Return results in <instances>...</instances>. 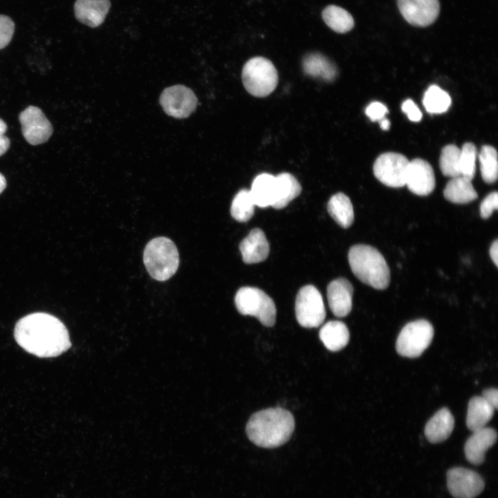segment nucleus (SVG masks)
I'll use <instances>...</instances> for the list:
<instances>
[{"label": "nucleus", "mask_w": 498, "mask_h": 498, "mask_svg": "<svg viewBox=\"0 0 498 498\" xmlns=\"http://www.w3.org/2000/svg\"><path fill=\"white\" fill-rule=\"evenodd\" d=\"M14 335L24 349L40 358L57 356L71 345L64 324L45 313H35L20 319Z\"/></svg>", "instance_id": "f257e3e1"}, {"label": "nucleus", "mask_w": 498, "mask_h": 498, "mask_svg": "<svg viewBox=\"0 0 498 498\" xmlns=\"http://www.w3.org/2000/svg\"><path fill=\"white\" fill-rule=\"evenodd\" d=\"M295 419L288 410L281 407L268 408L253 414L246 427L249 440L264 448L279 447L292 436Z\"/></svg>", "instance_id": "f03ea898"}, {"label": "nucleus", "mask_w": 498, "mask_h": 498, "mask_svg": "<svg viewBox=\"0 0 498 498\" xmlns=\"http://www.w3.org/2000/svg\"><path fill=\"white\" fill-rule=\"evenodd\" d=\"M348 260L352 273L362 283L378 290L388 287L390 270L376 248L365 244L354 245L349 249Z\"/></svg>", "instance_id": "7ed1b4c3"}, {"label": "nucleus", "mask_w": 498, "mask_h": 498, "mask_svg": "<svg viewBox=\"0 0 498 498\" xmlns=\"http://www.w3.org/2000/svg\"><path fill=\"white\" fill-rule=\"evenodd\" d=\"M143 261L149 274L156 280L166 281L176 272L179 256L174 242L167 237H156L145 246Z\"/></svg>", "instance_id": "20e7f679"}, {"label": "nucleus", "mask_w": 498, "mask_h": 498, "mask_svg": "<svg viewBox=\"0 0 498 498\" xmlns=\"http://www.w3.org/2000/svg\"><path fill=\"white\" fill-rule=\"evenodd\" d=\"M241 78L246 90L252 95L264 98L278 83V74L273 62L264 57H255L244 64Z\"/></svg>", "instance_id": "39448f33"}, {"label": "nucleus", "mask_w": 498, "mask_h": 498, "mask_svg": "<svg viewBox=\"0 0 498 498\" xmlns=\"http://www.w3.org/2000/svg\"><path fill=\"white\" fill-rule=\"evenodd\" d=\"M234 303L241 315L255 317L266 326L275 324L277 314L275 304L263 290L256 287H241L237 292Z\"/></svg>", "instance_id": "423d86ee"}, {"label": "nucleus", "mask_w": 498, "mask_h": 498, "mask_svg": "<svg viewBox=\"0 0 498 498\" xmlns=\"http://www.w3.org/2000/svg\"><path fill=\"white\" fill-rule=\"evenodd\" d=\"M434 328L426 320L407 323L400 331L396 344L398 353L407 358H417L430 346Z\"/></svg>", "instance_id": "0eeeda50"}, {"label": "nucleus", "mask_w": 498, "mask_h": 498, "mask_svg": "<svg viewBox=\"0 0 498 498\" xmlns=\"http://www.w3.org/2000/svg\"><path fill=\"white\" fill-rule=\"evenodd\" d=\"M295 310L297 322L304 328L320 326L326 317L321 293L313 285L300 288L296 297Z\"/></svg>", "instance_id": "6e6552de"}, {"label": "nucleus", "mask_w": 498, "mask_h": 498, "mask_svg": "<svg viewBox=\"0 0 498 498\" xmlns=\"http://www.w3.org/2000/svg\"><path fill=\"white\" fill-rule=\"evenodd\" d=\"M409 163V160L400 154L384 153L377 158L374 164V176L388 187H403L405 185Z\"/></svg>", "instance_id": "1a4fd4ad"}, {"label": "nucleus", "mask_w": 498, "mask_h": 498, "mask_svg": "<svg viewBox=\"0 0 498 498\" xmlns=\"http://www.w3.org/2000/svg\"><path fill=\"white\" fill-rule=\"evenodd\" d=\"M197 98L190 88L174 85L166 88L160 97V103L169 116L181 119L190 116L196 109Z\"/></svg>", "instance_id": "9d476101"}, {"label": "nucleus", "mask_w": 498, "mask_h": 498, "mask_svg": "<svg viewBox=\"0 0 498 498\" xmlns=\"http://www.w3.org/2000/svg\"><path fill=\"white\" fill-rule=\"evenodd\" d=\"M21 131L25 140L32 145L46 142L51 136L53 129L42 111L29 106L19 115Z\"/></svg>", "instance_id": "9b49d317"}, {"label": "nucleus", "mask_w": 498, "mask_h": 498, "mask_svg": "<svg viewBox=\"0 0 498 498\" xmlns=\"http://www.w3.org/2000/svg\"><path fill=\"white\" fill-rule=\"evenodd\" d=\"M447 486L454 498H474L483 490L485 483L476 472L454 467L447 472Z\"/></svg>", "instance_id": "f8f14e48"}, {"label": "nucleus", "mask_w": 498, "mask_h": 498, "mask_svg": "<svg viewBox=\"0 0 498 498\" xmlns=\"http://www.w3.org/2000/svg\"><path fill=\"white\" fill-rule=\"evenodd\" d=\"M397 4L403 18L415 26L432 24L440 11L439 0H397Z\"/></svg>", "instance_id": "ddd939ff"}, {"label": "nucleus", "mask_w": 498, "mask_h": 498, "mask_svg": "<svg viewBox=\"0 0 498 498\" xmlns=\"http://www.w3.org/2000/svg\"><path fill=\"white\" fill-rule=\"evenodd\" d=\"M435 176L430 164L421 158L409 161L405 185L409 190L418 196L431 194L435 187Z\"/></svg>", "instance_id": "4468645a"}, {"label": "nucleus", "mask_w": 498, "mask_h": 498, "mask_svg": "<svg viewBox=\"0 0 498 498\" xmlns=\"http://www.w3.org/2000/svg\"><path fill=\"white\" fill-rule=\"evenodd\" d=\"M353 287L345 278L333 280L327 286V299L331 312L338 317L347 316L352 308Z\"/></svg>", "instance_id": "2eb2a0df"}, {"label": "nucleus", "mask_w": 498, "mask_h": 498, "mask_svg": "<svg viewBox=\"0 0 498 498\" xmlns=\"http://www.w3.org/2000/svg\"><path fill=\"white\" fill-rule=\"evenodd\" d=\"M495 429L485 427L473 432L464 446L466 459L473 465H480L485 460V454L497 441Z\"/></svg>", "instance_id": "dca6fc26"}, {"label": "nucleus", "mask_w": 498, "mask_h": 498, "mask_svg": "<svg viewBox=\"0 0 498 498\" xmlns=\"http://www.w3.org/2000/svg\"><path fill=\"white\" fill-rule=\"evenodd\" d=\"M110 7L109 0H76L74 13L80 23L96 28L104 22Z\"/></svg>", "instance_id": "f3484780"}, {"label": "nucleus", "mask_w": 498, "mask_h": 498, "mask_svg": "<svg viewBox=\"0 0 498 498\" xmlns=\"http://www.w3.org/2000/svg\"><path fill=\"white\" fill-rule=\"evenodd\" d=\"M239 250L243 262L256 264L268 257L270 248L264 232L259 228H254L241 241Z\"/></svg>", "instance_id": "a211bd4d"}, {"label": "nucleus", "mask_w": 498, "mask_h": 498, "mask_svg": "<svg viewBox=\"0 0 498 498\" xmlns=\"http://www.w3.org/2000/svg\"><path fill=\"white\" fill-rule=\"evenodd\" d=\"M454 425V418L448 408L439 409L427 421L425 427V435L432 443L445 441L451 434Z\"/></svg>", "instance_id": "6ab92c4d"}, {"label": "nucleus", "mask_w": 498, "mask_h": 498, "mask_svg": "<svg viewBox=\"0 0 498 498\" xmlns=\"http://www.w3.org/2000/svg\"><path fill=\"white\" fill-rule=\"evenodd\" d=\"M250 192L255 205L259 208L273 206L277 194L276 176L267 173L257 176L252 181Z\"/></svg>", "instance_id": "aec40b11"}, {"label": "nucleus", "mask_w": 498, "mask_h": 498, "mask_svg": "<svg viewBox=\"0 0 498 498\" xmlns=\"http://www.w3.org/2000/svg\"><path fill=\"white\" fill-rule=\"evenodd\" d=\"M302 68L305 74L320 77L331 82L337 76L338 70L332 62L319 53H311L305 55L302 60Z\"/></svg>", "instance_id": "412c9836"}, {"label": "nucleus", "mask_w": 498, "mask_h": 498, "mask_svg": "<svg viewBox=\"0 0 498 498\" xmlns=\"http://www.w3.org/2000/svg\"><path fill=\"white\" fill-rule=\"evenodd\" d=\"M320 339L325 347L331 351H338L349 341V331L346 324L338 320L326 322L320 331Z\"/></svg>", "instance_id": "4be33fe9"}, {"label": "nucleus", "mask_w": 498, "mask_h": 498, "mask_svg": "<svg viewBox=\"0 0 498 498\" xmlns=\"http://www.w3.org/2000/svg\"><path fill=\"white\" fill-rule=\"evenodd\" d=\"M495 409L482 396H474L468 403L466 416L468 428L474 432L486 427L492 418Z\"/></svg>", "instance_id": "5701e85b"}, {"label": "nucleus", "mask_w": 498, "mask_h": 498, "mask_svg": "<svg viewBox=\"0 0 498 498\" xmlns=\"http://www.w3.org/2000/svg\"><path fill=\"white\" fill-rule=\"evenodd\" d=\"M445 199L452 203L465 204L478 198L471 181L463 176L452 178L443 190Z\"/></svg>", "instance_id": "b1692460"}, {"label": "nucleus", "mask_w": 498, "mask_h": 498, "mask_svg": "<svg viewBox=\"0 0 498 498\" xmlns=\"http://www.w3.org/2000/svg\"><path fill=\"white\" fill-rule=\"evenodd\" d=\"M331 216L342 228L350 227L354 220L353 208L350 199L344 193L333 195L327 204Z\"/></svg>", "instance_id": "393cba45"}, {"label": "nucleus", "mask_w": 498, "mask_h": 498, "mask_svg": "<svg viewBox=\"0 0 498 498\" xmlns=\"http://www.w3.org/2000/svg\"><path fill=\"white\" fill-rule=\"evenodd\" d=\"M277 182V194L273 208L282 209L302 191V187L295 177L290 173L283 172L276 176Z\"/></svg>", "instance_id": "a878e982"}, {"label": "nucleus", "mask_w": 498, "mask_h": 498, "mask_svg": "<svg viewBox=\"0 0 498 498\" xmlns=\"http://www.w3.org/2000/svg\"><path fill=\"white\" fill-rule=\"evenodd\" d=\"M325 24L333 31L345 33L354 26L352 15L345 9L335 5L326 6L322 12Z\"/></svg>", "instance_id": "bb28decb"}, {"label": "nucleus", "mask_w": 498, "mask_h": 498, "mask_svg": "<svg viewBox=\"0 0 498 498\" xmlns=\"http://www.w3.org/2000/svg\"><path fill=\"white\" fill-rule=\"evenodd\" d=\"M255 204L250 190H241L234 197L230 213L232 216L239 222H246L251 219L255 212Z\"/></svg>", "instance_id": "cd10ccee"}, {"label": "nucleus", "mask_w": 498, "mask_h": 498, "mask_svg": "<svg viewBox=\"0 0 498 498\" xmlns=\"http://www.w3.org/2000/svg\"><path fill=\"white\" fill-rule=\"evenodd\" d=\"M481 177L486 183H493L497 179L498 163L496 149L490 145H483L479 154Z\"/></svg>", "instance_id": "c85d7f7f"}, {"label": "nucleus", "mask_w": 498, "mask_h": 498, "mask_svg": "<svg viewBox=\"0 0 498 498\" xmlns=\"http://www.w3.org/2000/svg\"><path fill=\"white\" fill-rule=\"evenodd\" d=\"M423 103L430 113L445 112L451 104V98L448 93L436 85L430 86L424 94Z\"/></svg>", "instance_id": "c756f323"}, {"label": "nucleus", "mask_w": 498, "mask_h": 498, "mask_svg": "<svg viewBox=\"0 0 498 498\" xmlns=\"http://www.w3.org/2000/svg\"><path fill=\"white\" fill-rule=\"evenodd\" d=\"M460 156L461 149L454 145H448L442 149L439 167L444 176L452 178L461 176Z\"/></svg>", "instance_id": "7c9ffc66"}, {"label": "nucleus", "mask_w": 498, "mask_h": 498, "mask_svg": "<svg viewBox=\"0 0 498 498\" xmlns=\"http://www.w3.org/2000/svg\"><path fill=\"white\" fill-rule=\"evenodd\" d=\"M477 147L472 142L465 143L461 149V176L472 181L476 172Z\"/></svg>", "instance_id": "2f4dec72"}, {"label": "nucleus", "mask_w": 498, "mask_h": 498, "mask_svg": "<svg viewBox=\"0 0 498 498\" xmlns=\"http://www.w3.org/2000/svg\"><path fill=\"white\" fill-rule=\"evenodd\" d=\"M15 31V23L8 16L0 15V49L11 41Z\"/></svg>", "instance_id": "473e14b6"}, {"label": "nucleus", "mask_w": 498, "mask_h": 498, "mask_svg": "<svg viewBox=\"0 0 498 498\" xmlns=\"http://www.w3.org/2000/svg\"><path fill=\"white\" fill-rule=\"evenodd\" d=\"M498 208V193L492 192L483 200L480 205V216L483 219H488Z\"/></svg>", "instance_id": "72a5a7b5"}, {"label": "nucleus", "mask_w": 498, "mask_h": 498, "mask_svg": "<svg viewBox=\"0 0 498 498\" xmlns=\"http://www.w3.org/2000/svg\"><path fill=\"white\" fill-rule=\"evenodd\" d=\"M388 113L387 108L381 102H373L366 108L365 113L372 121L380 120Z\"/></svg>", "instance_id": "f704fd0d"}, {"label": "nucleus", "mask_w": 498, "mask_h": 498, "mask_svg": "<svg viewBox=\"0 0 498 498\" xmlns=\"http://www.w3.org/2000/svg\"><path fill=\"white\" fill-rule=\"evenodd\" d=\"M401 108L411 121L418 122L421 120L422 113L412 100L407 99L403 102Z\"/></svg>", "instance_id": "c9c22d12"}, {"label": "nucleus", "mask_w": 498, "mask_h": 498, "mask_svg": "<svg viewBox=\"0 0 498 498\" xmlns=\"http://www.w3.org/2000/svg\"><path fill=\"white\" fill-rule=\"evenodd\" d=\"M482 397L495 409L498 405V391L496 388H489L483 391Z\"/></svg>", "instance_id": "e433bc0d"}, {"label": "nucleus", "mask_w": 498, "mask_h": 498, "mask_svg": "<svg viewBox=\"0 0 498 498\" xmlns=\"http://www.w3.org/2000/svg\"><path fill=\"white\" fill-rule=\"evenodd\" d=\"M489 255L495 265L498 266V240L495 239L491 244Z\"/></svg>", "instance_id": "4c0bfd02"}, {"label": "nucleus", "mask_w": 498, "mask_h": 498, "mask_svg": "<svg viewBox=\"0 0 498 498\" xmlns=\"http://www.w3.org/2000/svg\"><path fill=\"white\" fill-rule=\"evenodd\" d=\"M10 142L8 137L0 135V156L5 154L10 147Z\"/></svg>", "instance_id": "58836bf2"}, {"label": "nucleus", "mask_w": 498, "mask_h": 498, "mask_svg": "<svg viewBox=\"0 0 498 498\" xmlns=\"http://www.w3.org/2000/svg\"><path fill=\"white\" fill-rule=\"evenodd\" d=\"M380 127L382 130H388L390 126V122L388 119L382 118L379 122Z\"/></svg>", "instance_id": "ea45409f"}, {"label": "nucleus", "mask_w": 498, "mask_h": 498, "mask_svg": "<svg viewBox=\"0 0 498 498\" xmlns=\"http://www.w3.org/2000/svg\"><path fill=\"white\" fill-rule=\"evenodd\" d=\"M6 186V181L5 177L0 173V194L3 191Z\"/></svg>", "instance_id": "a19ab883"}, {"label": "nucleus", "mask_w": 498, "mask_h": 498, "mask_svg": "<svg viewBox=\"0 0 498 498\" xmlns=\"http://www.w3.org/2000/svg\"><path fill=\"white\" fill-rule=\"evenodd\" d=\"M7 131V125L5 122L0 118V135H3Z\"/></svg>", "instance_id": "79ce46f5"}]
</instances>
